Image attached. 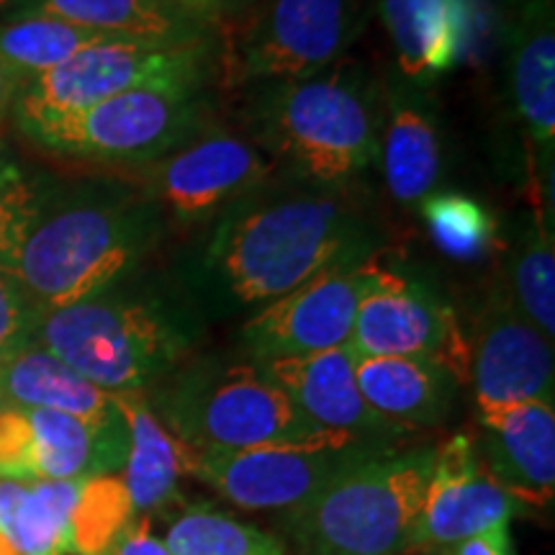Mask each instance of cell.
Returning <instances> with one entry per match:
<instances>
[{"label": "cell", "instance_id": "1", "mask_svg": "<svg viewBox=\"0 0 555 555\" xmlns=\"http://www.w3.org/2000/svg\"><path fill=\"white\" fill-rule=\"evenodd\" d=\"M386 232L352 189L273 178L214 219L189 291L224 314L258 311L322 270L376 258Z\"/></svg>", "mask_w": 555, "mask_h": 555}, {"label": "cell", "instance_id": "2", "mask_svg": "<svg viewBox=\"0 0 555 555\" xmlns=\"http://www.w3.org/2000/svg\"><path fill=\"white\" fill-rule=\"evenodd\" d=\"M249 139L283 178L317 189H352L378 163L384 88L358 60L301 80L249 86Z\"/></svg>", "mask_w": 555, "mask_h": 555}, {"label": "cell", "instance_id": "3", "mask_svg": "<svg viewBox=\"0 0 555 555\" xmlns=\"http://www.w3.org/2000/svg\"><path fill=\"white\" fill-rule=\"evenodd\" d=\"M165 217L142 185L90 183L41 201L11 273L39 311L114 288L163 237Z\"/></svg>", "mask_w": 555, "mask_h": 555}, {"label": "cell", "instance_id": "4", "mask_svg": "<svg viewBox=\"0 0 555 555\" xmlns=\"http://www.w3.org/2000/svg\"><path fill=\"white\" fill-rule=\"evenodd\" d=\"M196 322L157 296L108 288L41 311L34 343L108 393L147 391L189 360Z\"/></svg>", "mask_w": 555, "mask_h": 555}, {"label": "cell", "instance_id": "5", "mask_svg": "<svg viewBox=\"0 0 555 555\" xmlns=\"http://www.w3.org/2000/svg\"><path fill=\"white\" fill-rule=\"evenodd\" d=\"M150 399L191 453H237L324 435L249 358L185 360Z\"/></svg>", "mask_w": 555, "mask_h": 555}, {"label": "cell", "instance_id": "6", "mask_svg": "<svg viewBox=\"0 0 555 555\" xmlns=\"http://www.w3.org/2000/svg\"><path fill=\"white\" fill-rule=\"evenodd\" d=\"M435 446L393 448L345 470L283 515L296 555H401L425 499Z\"/></svg>", "mask_w": 555, "mask_h": 555}, {"label": "cell", "instance_id": "7", "mask_svg": "<svg viewBox=\"0 0 555 555\" xmlns=\"http://www.w3.org/2000/svg\"><path fill=\"white\" fill-rule=\"evenodd\" d=\"M219 37L193 44H144V41H106L88 47L60 67L24 82L13 103V119L26 137L54 127L99 106L127 90L206 88L219 73Z\"/></svg>", "mask_w": 555, "mask_h": 555}, {"label": "cell", "instance_id": "8", "mask_svg": "<svg viewBox=\"0 0 555 555\" xmlns=\"http://www.w3.org/2000/svg\"><path fill=\"white\" fill-rule=\"evenodd\" d=\"M376 0H262L219 52L229 88L301 80L345 60Z\"/></svg>", "mask_w": 555, "mask_h": 555}, {"label": "cell", "instance_id": "9", "mask_svg": "<svg viewBox=\"0 0 555 555\" xmlns=\"http://www.w3.org/2000/svg\"><path fill=\"white\" fill-rule=\"evenodd\" d=\"M397 448V440L324 433L237 453H191L185 474L247 512H296L345 470Z\"/></svg>", "mask_w": 555, "mask_h": 555}, {"label": "cell", "instance_id": "10", "mask_svg": "<svg viewBox=\"0 0 555 555\" xmlns=\"http://www.w3.org/2000/svg\"><path fill=\"white\" fill-rule=\"evenodd\" d=\"M204 127V88L150 86L101 101L75 119L41 129L29 139L54 155L147 168Z\"/></svg>", "mask_w": 555, "mask_h": 555}, {"label": "cell", "instance_id": "11", "mask_svg": "<svg viewBox=\"0 0 555 555\" xmlns=\"http://www.w3.org/2000/svg\"><path fill=\"white\" fill-rule=\"evenodd\" d=\"M275 165L253 139L206 127L170 155L142 168V189L180 227L219 219L229 206L275 178Z\"/></svg>", "mask_w": 555, "mask_h": 555}, {"label": "cell", "instance_id": "12", "mask_svg": "<svg viewBox=\"0 0 555 555\" xmlns=\"http://www.w3.org/2000/svg\"><path fill=\"white\" fill-rule=\"evenodd\" d=\"M378 260L376 255L322 270L291 294L253 311L240 330L247 358L266 363L350 343L360 304L388 273V266Z\"/></svg>", "mask_w": 555, "mask_h": 555}, {"label": "cell", "instance_id": "13", "mask_svg": "<svg viewBox=\"0 0 555 555\" xmlns=\"http://www.w3.org/2000/svg\"><path fill=\"white\" fill-rule=\"evenodd\" d=\"M358 358H427L468 380V339L455 311L425 283L388 268L360 304L350 343Z\"/></svg>", "mask_w": 555, "mask_h": 555}, {"label": "cell", "instance_id": "14", "mask_svg": "<svg viewBox=\"0 0 555 555\" xmlns=\"http://www.w3.org/2000/svg\"><path fill=\"white\" fill-rule=\"evenodd\" d=\"M127 461V427H93L50 409L0 404V478L78 481L116 476Z\"/></svg>", "mask_w": 555, "mask_h": 555}, {"label": "cell", "instance_id": "15", "mask_svg": "<svg viewBox=\"0 0 555 555\" xmlns=\"http://www.w3.org/2000/svg\"><path fill=\"white\" fill-rule=\"evenodd\" d=\"M476 412L555 399L553 339L512 307L502 286L486 296L468 343Z\"/></svg>", "mask_w": 555, "mask_h": 555}, {"label": "cell", "instance_id": "16", "mask_svg": "<svg viewBox=\"0 0 555 555\" xmlns=\"http://www.w3.org/2000/svg\"><path fill=\"white\" fill-rule=\"evenodd\" d=\"M517 512L515 499L478 461L474 437L453 435L435 448L433 474L406 553L446 555L491 527L512 525Z\"/></svg>", "mask_w": 555, "mask_h": 555}, {"label": "cell", "instance_id": "17", "mask_svg": "<svg viewBox=\"0 0 555 555\" xmlns=\"http://www.w3.org/2000/svg\"><path fill=\"white\" fill-rule=\"evenodd\" d=\"M506 39L509 99L522 127L535 211L553 219L555 165V13L553 0H527Z\"/></svg>", "mask_w": 555, "mask_h": 555}, {"label": "cell", "instance_id": "18", "mask_svg": "<svg viewBox=\"0 0 555 555\" xmlns=\"http://www.w3.org/2000/svg\"><path fill=\"white\" fill-rule=\"evenodd\" d=\"M478 461L522 509H551L555 496V406L525 401L476 412Z\"/></svg>", "mask_w": 555, "mask_h": 555}, {"label": "cell", "instance_id": "19", "mask_svg": "<svg viewBox=\"0 0 555 555\" xmlns=\"http://www.w3.org/2000/svg\"><path fill=\"white\" fill-rule=\"evenodd\" d=\"M378 163L388 196L416 208L440 191L446 176L440 116L427 88L391 75L384 88V119L378 134Z\"/></svg>", "mask_w": 555, "mask_h": 555}, {"label": "cell", "instance_id": "20", "mask_svg": "<svg viewBox=\"0 0 555 555\" xmlns=\"http://www.w3.org/2000/svg\"><path fill=\"white\" fill-rule=\"evenodd\" d=\"M260 365L317 429L380 440L406 435V429L380 420L365 404L356 380V352L347 345L311 356L273 358Z\"/></svg>", "mask_w": 555, "mask_h": 555}, {"label": "cell", "instance_id": "21", "mask_svg": "<svg viewBox=\"0 0 555 555\" xmlns=\"http://www.w3.org/2000/svg\"><path fill=\"white\" fill-rule=\"evenodd\" d=\"M397 75L427 88L461 60L468 39V0H378Z\"/></svg>", "mask_w": 555, "mask_h": 555}, {"label": "cell", "instance_id": "22", "mask_svg": "<svg viewBox=\"0 0 555 555\" xmlns=\"http://www.w3.org/2000/svg\"><path fill=\"white\" fill-rule=\"evenodd\" d=\"M356 380L365 404L401 429L435 427L453 406L461 380L427 358H358Z\"/></svg>", "mask_w": 555, "mask_h": 555}, {"label": "cell", "instance_id": "23", "mask_svg": "<svg viewBox=\"0 0 555 555\" xmlns=\"http://www.w3.org/2000/svg\"><path fill=\"white\" fill-rule=\"evenodd\" d=\"M0 404L50 409L93 427L121 425L114 393L103 391L37 343H29L0 363Z\"/></svg>", "mask_w": 555, "mask_h": 555}, {"label": "cell", "instance_id": "24", "mask_svg": "<svg viewBox=\"0 0 555 555\" xmlns=\"http://www.w3.org/2000/svg\"><path fill=\"white\" fill-rule=\"evenodd\" d=\"M114 399L127 427L121 483L127 489L131 512L150 517L152 512H163L178 499L189 450L159 422L147 391L114 393Z\"/></svg>", "mask_w": 555, "mask_h": 555}, {"label": "cell", "instance_id": "25", "mask_svg": "<svg viewBox=\"0 0 555 555\" xmlns=\"http://www.w3.org/2000/svg\"><path fill=\"white\" fill-rule=\"evenodd\" d=\"M18 13L52 16L80 29L144 44H193L219 37V29L168 0H26Z\"/></svg>", "mask_w": 555, "mask_h": 555}, {"label": "cell", "instance_id": "26", "mask_svg": "<svg viewBox=\"0 0 555 555\" xmlns=\"http://www.w3.org/2000/svg\"><path fill=\"white\" fill-rule=\"evenodd\" d=\"M78 481L0 478V535L16 555H73V512Z\"/></svg>", "mask_w": 555, "mask_h": 555}, {"label": "cell", "instance_id": "27", "mask_svg": "<svg viewBox=\"0 0 555 555\" xmlns=\"http://www.w3.org/2000/svg\"><path fill=\"white\" fill-rule=\"evenodd\" d=\"M502 291L509 304L547 339H555L553 219L532 211L506 258Z\"/></svg>", "mask_w": 555, "mask_h": 555}, {"label": "cell", "instance_id": "28", "mask_svg": "<svg viewBox=\"0 0 555 555\" xmlns=\"http://www.w3.org/2000/svg\"><path fill=\"white\" fill-rule=\"evenodd\" d=\"M106 41H116V37L80 29L52 16L18 13V16L0 18V65L24 86L88 47L106 44Z\"/></svg>", "mask_w": 555, "mask_h": 555}, {"label": "cell", "instance_id": "29", "mask_svg": "<svg viewBox=\"0 0 555 555\" xmlns=\"http://www.w3.org/2000/svg\"><path fill=\"white\" fill-rule=\"evenodd\" d=\"M163 540L172 555H288L270 532L211 504L185 506L165 527Z\"/></svg>", "mask_w": 555, "mask_h": 555}, {"label": "cell", "instance_id": "30", "mask_svg": "<svg viewBox=\"0 0 555 555\" xmlns=\"http://www.w3.org/2000/svg\"><path fill=\"white\" fill-rule=\"evenodd\" d=\"M422 219L435 247L450 260L476 262L483 260L496 245V224L481 201L466 193L435 191L422 201Z\"/></svg>", "mask_w": 555, "mask_h": 555}, {"label": "cell", "instance_id": "31", "mask_svg": "<svg viewBox=\"0 0 555 555\" xmlns=\"http://www.w3.org/2000/svg\"><path fill=\"white\" fill-rule=\"evenodd\" d=\"M131 517L119 474L86 478L73 512V555H106Z\"/></svg>", "mask_w": 555, "mask_h": 555}, {"label": "cell", "instance_id": "32", "mask_svg": "<svg viewBox=\"0 0 555 555\" xmlns=\"http://www.w3.org/2000/svg\"><path fill=\"white\" fill-rule=\"evenodd\" d=\"M44 191L37 180L26 176L24 168L0 144V268H13L21 245L37 219Z\"/></svg>", "mask_w": 555, "mask_h": 555}, {"label": "cell", "instance_id": "33", "mask_svg": "<svg viewBox=\"0 0 555 555\" xmlns=\"http://www.w3.org/2000/svg\"><path fill=\"white\" fill-rule=\"evenodd\" d=\"M41 311L9 270L0 268V363L34 343Z\"/></svg>", "mask_w": 555, "mask_h": 555}, {"label": "cell", "instance_id": "34", "mask_svg": "<svg viewBox=\"0 0 555 555\" xmlns=\"http://www.w3.org/2000/svg\"><path fill=\"white\" fill-rule=\"evenodd\" d=\"M106 555H172L163 538L152 532L150 517L134 515L124 525V530L116 535L114 545Z\"/></svg>", "mask_w": 555, "mask_h": 555}, {"label": "cell", "instance_id": "35", "mask_svg": "<svg viewBox=\"0 0 555 555\" xmlns=\"http://www.w3.org/2000/svg\"><path fill=\"white\" fill-rule=\"evenodd\" d=\"M446 555H517L509 525H496L466 543L450 547Z\"/></svg>", "mask_w": 555, "mask_h": 555}, {"label": "cell", "instance_id": "36", "mask_svg": "<svg viewBox=\"0 0 555 555\" xmlns=\"http://www.w3.org/2000/svg\"><path fill=\"white\" fill-rule=\"evenodd\" d=\"M170 5L176 9L191 13L204 24L214 26V29H221V11H219V0H168Z\"/></svg>", "mask_w": 555, "mask_h": 555}, {"label": "cell", "instance_id": "37", "mask_svg": "<svg viewBox=\"0 0 555 555\" xmlns=\"http://www.w3.org/2000/svg\"><path fill=\"white\" fill-rule=\"evenodd\" d=\"M21 90V82L13 78V75L0 65V124L5 121V116L13 111V103H16V95Z\"/></svg>", "mask_w": 555, "mask_h": 555}, {"label": "cell", "instance_id": "38", "mask_svg": "<svg viewBox=\"0 0 555 555\" xmlns=\"http://www.w3.org/2000/svg\"><path fill=\"white\" fill-rule=\"evenodd\" d=\"M262 3V0H219V11H221V26L224 21H237L255 9V5Z\"/></svg>", "mask_w": 555, "mask_h": 555}, {"label": "cell", "instance_id": "39", "mask_svg": "<svg viewBox=\"0 0 555 555\" xmlns=\"http://www.w3.org/2000/svg\"><path fill=\"white\" fill-rule=\"evenodd\" d=\"M26 0H0V18L16 16V13L24 9Z\"/></svg>", "mask_w": 555, "mask_h": 555}, {"label": "cell", "instance_id": "40", "mask_svg": "<svg viewBox=\"0 0 555 555\" xmlns=\"http://www.w3.org/2000/svg\"><path fill=\"white\" fill-rule=\"evenodd\" d=\"M0 555H16V553H13V547L5 543L3 535H0Z\"/></svg>", "mask_w": 555, "mask_h": 555}, {"label": "cell", "instance_id": "41", "mask_svg": "<svg viewBox=\"0 0 555 555\" xmlns=\"http://www.w3.org/2000/svg\"><path fill=\"white\" fill-rule=\"evenodd\" d=\"M506 3H515V5H522V3H527V0H506Z\"/></svg>", "mask_w": 555, "mask_h": 555}, {"label": "cell", "instance_id": "42", "mask_svg": "<svg viewBox=\"0 0 555 555\" xmlns=\"http://www.w3.org/2000/svg\"><path fill=\"white\" fill-rule=\"evenodd\" d=\"M401 555H416V553H401Z\"/></svg>", "mask_w": 555, "mask_h": 555}]
</instances>
